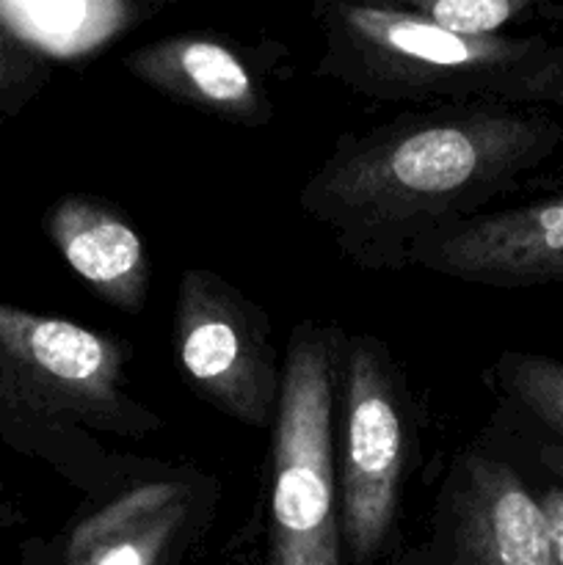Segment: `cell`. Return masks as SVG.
I'll return each mask as SVG.
<instances>
[{"mask_svg":"<svg viewBox=\"0 0 563 565\" xmlns=\"http://www.w3.org/2000/svg\"><path fill=\"white\" fill-rule=\"evenodd\" d=\"M342 337L331 323L293 329L270 428L268 565H342L334 412Z\"/></svg>","mask_w":563,"mask_h":565,"instance_id":"obj_4","label":"cell"},{"mask_svg":"<svg viewBox=\"0 0 563 565\" xmlns=\"http://www.w3.org/2000/svg\"><path fill=\"white\" fill-rule=\"evenodd\" d=\"M72 522L64 565H160L191 527L215 483L193 467L127 463Z\"/></svg>","mask_w":563,"mask_h":565,"instance_id":"obj_7","label":"cell"},{"mask_svg":"<svg viewBox=\"0 0 563 565\" xmlns=\"http://www.w3.org/2000/svg\"><path fill=\"white\" fill-rule=\"evenodd\" d=\"M44 232L99 301L116 312H144L152 290V259L125 213L88 193H66L44 213Z\"/></svg>","mask_w":563,"mask_h":565,"instance_id":"obj_11","label":"cell"},{"mask_svg":"<svg viewBox=\"0 0 563 565\" xmlns=\"http://www.w3.org/2000/svg\"><path fill=\"white\" fill-rule=\"evenodd\" d=\"M50 61L0 20V119L17 116L47 86Z\"/></svg>","mask_w":563,"mask_h":565,"instance_id":"obj_14","label":"cell"},{"mask_svg":"<svg viewBox=\"0 0 563 565\" xmlns=\"http://www.w3.org/2000/svg\"><path fill=\"white\" fill-rule=\"evenodd\" d=\"M362 3L408 11L467 36H506L508 28L552 6H561L563 0H362Z\"/></svg>","mask_w":563,"mask_h":565,"instance_id":"obj_12","label":"cell"},{"mask_svg":"<svg viewBox=\"0 0 563 565\" xmlns=\"http://www.w3.org/2000/svg\"><path fill=\"white\" fill-rule=\"evenodd\" d=\"M539 463L557 480V483H563V445H557V441H546V445H541Z\"/></svg>","mask_w":563,"mask_h":565,"instance_id":"obj_17","label":"cell"},{"mask_svg":"<svg viewBox=\"0 0 563 565\" xmlns=\"http://www.w3.org/2000/svg\"><path fill=\"white\" fill-rule=\"evenodd\" d=\"M130 364L121 337L0 298V439L92 494L125 469L99 436L141 441L163 428L132 392Z\"/></svg>","mask_w":563,"mask_h":565,"instance_id":"obj_2","label":"cell"},{"mask_svg":"<svg viewBox=\"0 0 563 565\" xmlns=\"http://www.w3.org/2000/svg\"><path fill=\"white\" fill-rule=\"evenodd\" d=\"M563 147V121L502 99L436 103L342 132L298 191L348 263L397 270L419 237L484 213Z\"/></svg>","mask_w":563,"mask_h":565,"instance_id":"obj_1","label":"cell"},{"mask_svg":"<svg viewBox=\"0 0 563 565\" xmlns=\"http://www.w3.org/2000/svg\"><path fill=\"white\" fill-rule=\"evenodd\" d=\"M408 265L467 285H563V193L453 221L419 237Z\"/></svg>","mask_w":563,"mask_h":565,"instance_id":"obj_8","label":"cell"},{"mask_svg":"<svg viewBox=\"0 0 563 565\" xmlns=\"http://www.w3.org/2000/svg\"><path fill=\"white\" fill-rule=\"evenodd\" d=\"M121 64L149 92L226 125L263 130L276 116L259 66L224 36L171 33L136 47Z\"/></svg>","mask_w":563,"mask_h":565,"instance_id":"obj_10","label":"cell"},{"mask_svg":"<svg viewBox=\"0 0 563 565\" xmlns=\"http://www.w3.org/2000/svg\"><path fill=\"white\" fill-rule=\"evenodd\" d=\"M312 14L323 42L315 72L375 103L502 99L552 42L544 33L467 36L362 0H312Z\"/></svg>","mask_w":563,"mask_h":565,"instance_id":"obj_3","label":"cell"},{"mask_svg":"<svg viewBox=\"0 0 563 565\" xmlns=\"http://www.w3.org/2000/svg\"><path fill=\"white\" fill-rule=\"evenodd\" d=\"M450 565H561L539 494L508 458L475 445L445 486Z\"/></svg>","mask_w":563,"mask_h":565,"instance_id":"obj_9","label":"cell"},{"mask_svg":"<svg viewBox=\"0 0 563 565\" xmlns=\"http://www.w3.org/2000/svg\"><path fill=\"white\" fill-rule=\"evenodd\" d=\"M502 103L563 110V42H550L502 92Z\"/></svg>","mask_w":563,"mask_h":565,"instance_id":"obj_15","label":"cell"},{"mask_svg":"<svg viewBox=\"0 0 563 565\" xmlns=\"http://www.w3.org/2000/svg\"><path fill=\"white\" fill-rule=\"evenodd\" d=\"M174 353L199 401L254 430H270L282 364L265 309L210 268H185L174 303Z\"/></svg>","mask_w":563,"mask_h":565,"instance_id":"obj_6","label":"cell"},{"mask_svg":"<svg viewBox=\"0 0 563 565\" xmlns=\"http://www.w3.org/2000/svg\"><path fill=\"white\" fill-rule=\"evenodd\" d=\"M539 500L544 505L546 522H550L552 541H555V555L557 563L563 565V483H552L546 489L539 491Z\"/></svg>","mask_w":563,"mask_h":565,"instance_id":"obj_16","label":"cell"},{"mask_svg":"<svg viewBox=\"0 0 563 565\" xmlns=\"http://www.w3.org/2000/svg\"><path fill=\"white\" fill-rule=\"evenodd\" d=\"M417 447L412 397L390 348L373 334L342 342L334 412V467L342 544L357 565L390 544Z\"/></svg>","mask_w":563,"mask_h":565,"instance_id":"obj_5","label":"cell"},{"mask_svg":"<svg viewBox=\"0 0 563 565\" xmlns=\"http://www.w3.org/2000/svg\"><path fill=\"white\" fill-rule=\"evenodd\" d=\"M491 373L502 392L563 445V362L541 353L506 351Z\"/></svg>","mask_w":563,"mask_h":565,"instance_id":"obj_13","label":"cell"}]
</instances>
